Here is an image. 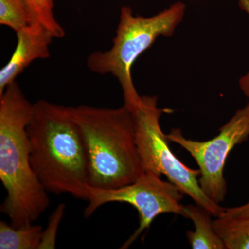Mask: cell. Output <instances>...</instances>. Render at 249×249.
Instances as JSON below:
<instances>
[{"mask_svg":"<svg viewBox=\"0 0 249 249\" xmlns=\"http://www.w3.org/2000/svg\"><path fill=\"white\" fill-rule=\"evenodd\" d=\"M27 134L31 166L47 191L88 200L89 155L71 107L34 103Z\"/></svg>","mask_w":249,"mask_h":249,"instance_id":"1","label":"cell"},{"mask_svg":"<svg viewBox=\"0 0 249 249\" xmlns=\"http://www.w3.org/2000/svg\"><path fill=\"white\" fill-rule=\"evenodd\" d=\"M33 112L17 82L0 96V179L6 191L0 210L16 228L34 224L50 204L31 164L27 126Z\"/></svg>","mask_w":249,"mask_h":249,"instance_id":"2","label":"cell"},{"mask_svg":"<svg viewBox=\"0 0 249 249\" xmlns=\"http://www.w3.org/2000/svg\"><path fill=\"white\" fill-rule=\"evenodd\" d=\"M89 160V187L112 190L134 182L144 173L136 142L133 113L124 106L71 107Z\"/></svg>","mask_w":249,"mask_h":249,"instance_id":"3","label":"cell"},{"mask_svg":"<svg viewBox=\"0 0 249 249\" xmlns=\"http://www.w3.org/2000/svg\"><path fill=\"white\" fill-rule=\"evenodd\" d=\"M186 5L175 3L150 18L134 16L129 6H123L112 47L106 52H93L87 66L93 73L111 74L119 80L124 93V106L134 112L141 97L132 77V66L160 36L170 37L182 21Z\"/></svg>","mask_w":249,"mask_h":249,"instance_id":"4","label":"cell"},{"mask_svg":"<svg viewBox=\"0 0 249 249\" xmlns=\"http://www.w3.org/2000/svg\"><path fill=\"white\" fill-rule=\"evenodd\" d=\"M157 96H142L134 111L136 142L144 173L164 175L168 181L189 196L196 204L219 217L226 208L205 194L199 182L200 171L182 163L172 151L166 134L160 125V117L166 109L157 106Z\"/></svg>","mask_w":249,"mask_h":249,"instance_id":"5","label":"cell"},{"mask_svg":"<svg viewBox=\"0 0 249 249\" xmlns=\"http://www.w3.org/2000/svg\"><path fill=\"white\" fill-rule=\"evenodd\" d=\"M88 191L85 218L92 215L101 206L111 202L129 204L138 211L139 227L122 245V249L129 248L142 232L148 230L160 214L183 215L184 206L181 201L184 193L168 180L163 181L155 174L143 173L134 182L116 189L101 190L89 187Z\"/></svg>","mask_w":249,"mask_h":249,"instance_id":"6","label":"cell"},{"mask_svg":"<svg viewBox=\"0 0 249 249\" xmlns=\"http://www.w3.org/2000/svg\"><path fill=\"white\" fill-rule=\"evenodd\" d=\"M166 135L170 142L178 144L194 159L200 171L199 182L201 189L211 200L221 204L227 196L224 171L228 157L236 145L249 139V103L236 111L220 127L219 134L211 140L199 142L187 139L178 128L172 129Z\"/></svg>","mask_w":249,"mask_h":249,"instance_id":"7","label":"cell"},{"mask_svg":"<svg viewBox=\"0 0 249 249\" xmlns=\"http://www.w3.org/2000/svg\"><path fill=\"white\" fill-rule=\"evenodd\" d=\"M16 34V49L0 71V96L34 60L50 57L49 47L54 37L40 23H31Z\"/></svg>","mask_w":249,"mask_h":249,"instance_id":"8","label":"cell"},{"mask_svg":"<svg viewBox=\"0 0 249 249\" xmlns=\"http://www.w3.org/2000/svg\"><path fill=\"white\" fill-rule=\"evenodd\" d=\"M182 217L191 219L195 231H188L186 237L192 249H226L224 242L213 227V214L199 205L183 206Z\"/></svg>","mask_w":249,"mask_h":249,"instance_id":"9","label":"cell"},{"mask_svg":"<svg viewBox=\"0 0 249 249\" xmlns=\"http://www.w3.org/2000/svg\"><path fill=\"white\" fill-rule=\"evenodd\" d=\"M43 228L31 224L14 227L4 221L0 222V249H39Z\"/></svg>","mask_w":249,"mask_h":249,"instance_id":"10","label":"cell"},{"mask_svg":"<svg viewBox=\"0 0 249 249\" xmlns=\"http://www.w3.org/2000/svg\"><path fill=\"white\" fill-rule=\"evenodd\" d=\"M213 227L226 249H249V214L215 217Z\"/></svg>","mask_w":249,"mask_h":249,"instance_id":"11","label":"cell"},{"mask_svg":"<svg viewBox=\"0 0 249 249\" xmlns=\"http://www.w3.org/2000/svg\"><path fill=\"white\" fill-rule=\"evenodd\" d=\"M34 22L24 0H0V24L18 32Z\"/></svg>","mask_w":249,"mask_h":249,"instance_id":"12","label":"cell"},{"mask_svg":"<svg viewBox=\"0 0 249 249\" xmlns=\"http://www.w3.org/2000/svg\"><path fill=\"white\" fill-rule=\"evenodd\" d=\"M32 16L34 22H39L48 30L54 38L65 36V29L54 16L53 9L49 0H24Z\"/></svg>","mask_w":249,"mask_h":249,"instance_id":"13","label":"cell"},{"mask_svg":"<svg viewBox=\"0 0 249 249\" xmlns=\"http://www.w3.org/2000/svg\"><path fill=\"white\" fill-rule=\"evenodd\" d=\"M65 204H60L49 217L48 226L43 231L39 249H55L57 233L60 223L65 214Z\"/></svg>","mask_w":249,"mask_h":249,"instance_id":"14","label":"cell"},{"mask_svg":"<svg viewBox=\"0 0 249 249\" xmlns=\"http://www.w3.org/2000/svg\"><path fill=\"white\" fill-rule=\"evenodd\" d=\"M240 9L249 15V0H238ZM241 91L245 96L249 98V71L239 80Z\"/></svg>","mask_w":249,"mask_h":249,"instance_id":"15","label":"cell"},{"mask_svg":"<svg viewBox=\"0 0 249 249\" xmlns=\"http://www.w3.org/2000/svg\"><path fill=\"white\" fill-rule=\"evenodd\" d=\"M249 214V199L246 204L236 207L226 208L222 215L224 217H237ZM220 216V217H221Z\"/></svg>","mask_w":249,"mask_h":249,"instance_id":"16","label":"cell"},{"mask_svg":"<svg viewBox=\"0 0 249 249\" xmlns=\"http://www.w3.org/2000/svg\"><path fill=\"white\" fill-rule=\"evenodd\" d=\"M49 4H51V6H52V7H53L54 6V0H49Z\"/></svg>","mask_w":249,"mask_h":249,"instance_id":"17","label":"cell"}]
</instances>
